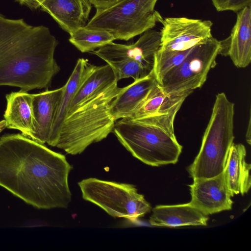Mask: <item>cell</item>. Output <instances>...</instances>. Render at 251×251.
<instances>
[{"label":"cell","instance_id":"1","mask_svg":"<svg viewBox=\"0 0 251 251\" xmlns=\"http://www.w3.org/2000/svg\"><path fill=\"white\" fill-rule=\"evenodd\" d=\"M72 169L64 155L22 134L0 137V186L35 208L68 207Z\"/></svg>","mask_w":251,"mask_h":251},{"label":"cell","instance_id":"2","mask_svg":"<svg viewBox=\"0 0 251 251\" xmlns=\"http://www.w3.org/2000/svg\"><path fill=\"white\" fill-rule=\"evenodd\" d=\"M57 44L48 27L0 14V86L25 92L50 87L60 70L54 57Z\"/></svg>","mask_w":251,"mask_h":251},{"label":"cell","instance_id":"3","mask_svg":"<svg viewBox=\"0 0 251 251\" xmlns=\"http://www.w3.org/2000/svg\"><path fill=\"white\" fill-rule=\"evenodd\" d=\"M117 82L95 94L67 116L56 147L72 155L80 154L113 131L116 121L111 113V105L123 89Z\"/></svg>","mask_w":251,"mask_h":251},{"label":"cell","instance_id":"4","mask_svg":"<svg viewBox=\"0 0 251 251\" xmlns=\"http://www.w3.org/2000/svg\"><path fill=\"white\" fill-rule=\"evenodd\" d=\"M234 104L222 92L216 96L200 151L188 168L191 177L210 178L222 173L233 143Z\"/></svg>","mask_w":251,"mask_h":251},{"label":"cell","instance_id":"5","mask_svg":"<svg viewBox=\"0 0 251 251\" xmlns=\"http://www.w3.org/2000/svg\"><path fill=\"white\" fill-rule=\"evenodd\" d=\"M113 132L134 157L150 166L175 164L182 151V146L175 135L137 119L116 121Z\"/></svg>","mask_w":251,"mask_h":251},{"label":"cell","instance_id":"6","mask_svg":"<svg viewBox=\"0 0 251 251\" xmlns=\"http://www.w3.org/2000/svg\"><path fill=\"white\" fill-rule=\"evenodd\" d=\"M158 0H121L109 7L96 9L85 27L106 30L115 40L128 41L161 23L163 18L155 10Z\"/></svg>","mask_w":251,"mask_h":251},{"label":"cell","instance_id":"7","mask_svg":"<svg viewBox=\"0 0 251 251\" xmlns=\"http://www.w3.org/2000/svg\"><path fill=\"white\" fill-rule=\"evenodd\" d=\"M85 201L113 217L135 222L150 212L151 206L132 184L88 178L78 183Z\"/></svg>","mask_w":251,"mask_h":251},{"label":"cell","instance_id":"8","mask_svg":"<svg viewBox=\"0 0 251 251\" xmlns=\"http://www.w3.org/2000/svg\"><path fill=\"white\" fill-rule=\"evenodd\" d=\"M222 50V41L213 37L192 48L182 63L158 83L163 91L168 94L201 88L210 70L216 65V57Z\"/></svg>","mask_w":251,"mask_h":251},{"label":"cell","instance_id":"9","mask_svg":"<svg viewBox=\"0 0 251 251\" xmlns=\"http://www.w3.org/2000/svg\"><path fill=\"white\" fill-rule=\"evenodd\" d=\"M193 91L166 94L157 82L127 118L161 128L173 135L175 117L186 98Z\"/></svg>","mask_w":251,"mask_h":251},{"label":"cell","instance_id":"10","mask_svg":"<svg viewBox=\"0 0 251 251\" xmlns=\"http://www.w3.org/2000/svg\"><path fill=\"white\" fill-rule=\"evenodd\" d=\"M161 23L160 49L183 51L207 41L212 37L210 20L186 17H168Z\"/></svg>","mask_w":251,"mask_h":251},{"label":"cell","instance_id":"11","mask_svg":"<svg viewBox=\"0 0 251 251\" xmlns=\"http://www.w3.org/2000/svg\"><path fill=\"white\" fill-rule=\"evenodd\" d=\"M193 180L189 185L190 202L203 214L208 216L232 209L233 195L228 187L224 171L214 177Z\"/></svg>","mask_w":251,"mask_h":251},{"label":"cell","instance_id":"12","mask_svg":"<svg viewBox=\"0 0 251 251\" xmlns=\"http://www.w3.org/2000/svg\"><path fill=\"white\" fill-rule=\"evenodd\" d=\"M236 13L230 36L222 41L221 54L228 55L237 68H244L251 62V6Z\"/></svg>","mask_w":251,"mask_h":251},{"label":"cell","instance_id":"13","mask_svg":"<svg viewBox=\"0 0 251 251\" xmlns=\"http://www.w3.org/2000/svg\"><path fill=\"white\" fill-rule=\"evenodd\" d=\"M63 91V86L32 94L33 124L28 138L42 144L47 143Z\"/></svg>","mask_w":251,"mask_h":251},{"label":"cell","instance_id":"14","mask_svg":"<svg viewBox=\"0 0 251 251\" xmlns=\"http://www.w3.org/2000/svg\"><path fill=\"white\" fill-rule=\"evenodd\" d=\"M40 7L71 35L87 24L92 5L89 0H44Z\"/></svg>","mask_w":251,"mask_h":251},{"label":"cell","instance_id":"15","mask_svg":"<svg viewBox=\"0 0 251 251\" xmlns=\"http://www.w3.org/2000/svg\"><path fill=\"white\" fill-rule=\"evenodd\" d=\"M96 66L88 60L79 58L67 82L63 86V91L57 106L47 144L56 147L59 134L63 123L75 95L87 77L94 70Z\"/></svg>","mask_w":251,"mask_h":251},{"label":"cell","instance_id":"16","mask_svg":"<svg viewBox=\"0 0 251 251\" xmlns=\"http://www.w3.org/2000/svg\"><path fill=\"white\" fill-rule=\"evenodd\" d=\"M149 223L154 226L170 227L185 226L207 225V216L203 214L190 202L175 205H159L154 207Z\"/></svg>","mask_w":251,"mask_h":251},{"label":"cell","instance_id":"17","mask_svg":"<svg viewBox=\"0 0 251 251\" xmlns=\"http://www.w3.org/2000/svg\"><path fill=\"white\" fill-rule=\"evenodd\" d=\"M157 83L151 70L146 76L123 87L111 103V113L114 120L129 117Z\"/></svg>","mask_w":251,"mask_h":251},{"label":"cell","instance_id":"18","mask_svg":"<svg viewBox=\"0 0 251 251\" xmlns=\"http://www.w3.org/2000/svg\"><path fill=\"white\" fill-rule=\"evenodd\" d=\"M246 150L242 144L234 143L230 148L224 170L231 193H247L251 186V164L246 161Z\"/></svg>","mask_w":251,"mask_h":251},{"label":"cell","instance_id":"19","mask_svg":"<svg viewBox=\"0 0 251 251\" xmlns=\"http://www.w3.org/2000/svg\"><path fill=\"white\" fill-rule=\"evenodd\" d=\"M6 107L3 115L6 127L18 129L28 137L33 124L32 94L20 90L5 96Z\"/></svg>","mask_w":251,"mask_h":251},{"label":"cell","instance_id":"20","mask_svg":"<svg viewBox=\"0 0 251 251\" xmlns=\"http://www.w3.org/2000/svg\"><path fill=\"white\" fill-rule=\"evenodd\" d=\"M153 46L151 41L142 35L134 43L124 45L112 42L92 52L107 64L123 59L131 58L152 67L151 62Z\"/></svg>","mask_w":251,"mask_h":251},{"label":"cell","instance_id":"21","mask_svg":"<svg viewBox=\"0 0 251 251\" xmlns=\"http://www.w3.org/2000/svg\"><path fill=\"white\" fill-rule=\"evenodd\" d=\"M117 82L111 67L106 64L97 66L79 87L70 106L68 115L98 92Z\"/></svg>","mask_w":251,"mask_h":251},{"label":"cell","instance_id":"22","mask_svg":"<svg viewBox=\"0 0 251 251\" xmlns=\"http://www.w3.org/2000/svg\"><path fill=\"white\" fill-rule=\"evenodd\" d=\"M69 42L82 53L93 52L115 40L114 36L104 30L82 27L71 34Z\"/></svg>","mask_w":251,"mask_h":251},{"label":"cell","instance_id":"23","mask_svg":"<svg viewBox=\"0 0 251 251\" xmlns=\"http://www.w3.org/2000/svg\"><path fill=\"white\" fill-rule=\"evenodd\" d=\"M191 49L183 51L166 50L159 49L156 51L153 57L152 71L158 83L168 73L182 63Z\"/></svg>","mask_w":251,"mask_h":251},{"label":"cell","instance_id":"24","mask_svg":"<svg viewBox=\"0 0 251 251\" xmlns=\"http://www.w3.org/2000/svg\"><path fill=\"white\" fill-rule=\"evenodd\" d=\"M218 12H237L247 6H251V0H211Z\"/></svg>","mask_w":251,"mask_h":251},{"label":"cell","instance_id":"25","mask_svg":"<svg viewBox=\"0 0 251 251\" xmlns=\"http://www.w3.org/2000/svg\"><path fill=\"white\" fill-rule=\"evenodd\" d=\"M121 0H89L96 9H102L111 6Z\"/></svg>","mask_w":251,"mask_h":251},{"label":"cell","instance_id":"26","mask_svg":"<svg viewBox=\"0 0 251 251\" xmlns=\"http://www.w3.org/2000/svg\"><path fill=\"white\" fill-rule=\"evenodd\" d=\"M22 5H24L30 9H36L40 7L44 0H16Z\"/></svg>","mask_w":251,"mask_h":251},{"label":"cell","instance_id":"27","mask_svg":"<svg viewBox=\"0 0 251 251\" xmlns=\"http://www.w3.org/2000/svg\"><path fill=\"white\" fill-rule=\"evenodd\" d=\"M251 118H250L249 125L247 128V133L246 135V141L247 143L251 145Z\"/></svg>","mask_w":251,"mask_h":251},{"label":"cell","instance_id":"28","mask_svg":"<svg viewBox=\"0 0 251 251\" xmlns=\"http://www.w3.org/2000/svg\"><path fill=\"white\" fill-rule=\"evenodd\" d=\"M6 128V122L4 120L0 121V133Z\"/></svg>","mask_w":251,"mask_h":251}]
</instances>
